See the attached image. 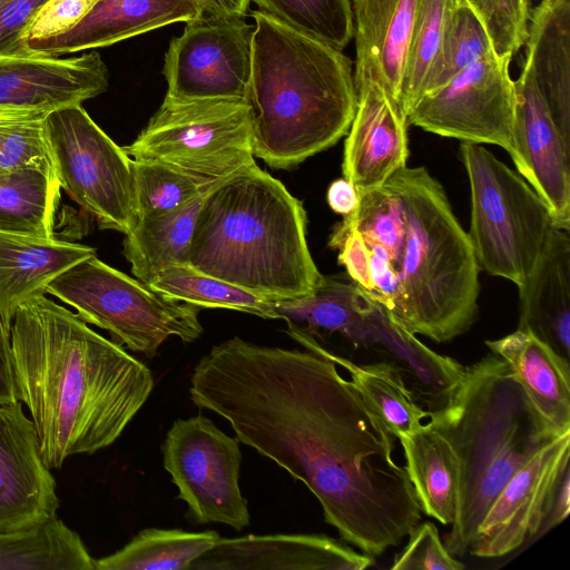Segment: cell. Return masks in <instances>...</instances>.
Segmentation results:
<instances>
[{"instance_id":"3957f363","label":"cell","mask_w":570,"mask_h":570,"mask_svg":"<svg viewBox=\"0 0 570 570\" xmlns=\"http://www.w3.org/2000/svg\"><path fill=\"white\" fill-rule=\"evenodd\" d=\"M306 222L302 203L255 163L204 195L186 265L269 302L309 295L324 275Z\"/></svg>"},{"instance_id":"6da1fadb","label":"cell","mask_w":570,"mask_h":570,"mask_svg":"<svg viewBox=\"0 0 570 570\" xmlns=\"http://www.w3.org/2000/svg\"><path fill=\"white\" fill-rule=\"evenodd\" d=\"M191 402L302 481L340 537L372 557L422 518L395 436L328 357L234 336L196 364Z\"/></svg>"},{"instance_id":"f35d334b","label":"cell","mask_w":570,"mask_h":570,"mask_svg":"<svg viewBox=\"0 0 570 570\" xmlns=\"http://www.w3.org/2000/svg\"><path fill=\"white\" fill-rule=\"evenodd\" d=\"M341 223L354 226L366 245L384 248L399 271L406 240V217L401 199L387 183L358 195L357 208Z\"/></svg>"},{"instance_id":"f1b7e54d","label":"cell","mask_w":570,"mask_h":570,"mask_svg":"<svg viewBox=\"0 0 570 570\" xmlns=\"http://www.w3.org/2000/svg\"><path fill=\"white\" fill-rule=\"evenodd\" d=\"M397 439L421 511L444 525L452 524L459 484L458 459L452 446L429 423Z\"/></svg>"},{"instance_id":"cb8c5ba5","label":"cell","mask_w":570,"mask_h":570,"mask_svg":"<svg viewBox=\"0 0 570 570\" xmlns=\"http://www.w3.org/2000/svg\"><path fill=\"white\" fill-rule=\"evenodd\" d=\"M524 46V61L570 142V0H541L532 8Z\"/></svg>"},{"instance_id":"ffe728a7","label":"cell","mask_w":570,"mask_h":570,"mask_svg":"<svg viewBox=\"0 0 570 570\" xmlns=\"http://www.w3.org/2000/svg\"><path fill=\"white\" fill-rule=\"evenodd\" d=\"M203 12L195 0H99L69 32L27 47L33 55L58 57L111 46Z\"/></svg>"},{"instance_id":"816d5d0a","label":"cell","mask_w":570,"mask_h":570,"mask_svg":"<svg viewBox=\"0 0 570 570\" xmlns=\"http://www.w3.org/2000/svg\"><path fill=\"white\" fill-rule=\"evenodd\" d=\"M230 16L244 17L249 7V0H218Z\"/></svg>"},{"instance_id":"52a82bcc","label":"cell","mask_w":570,"mask_h":570,"mask_svg":"<svg viewBox=\"0 0 570 570\" xmlns=\"http://www.w3.org/2000/svg\"><path fill=\"white\" fill-rule=\"evenodd\" d=\"M471 194L468 237L491 276L520 287L556 227L548 205L519 174L480 144L461 142Z\"/></svg>"},{"instance_id":"9a60e30c","label":"cell","mask_w":570,"mask_h":570,"mask_svg":"<svg viewBox=\"0 0 570 570\" xmlns=\"http://www.w3.org/2000/svg\"><path fill=\"white\" fill-rule=\"evenodd\" d=\"M512 159L519 174L548 205L557 228L570 227V142L554 124L525 61L514 80Z\"/></svg>"},{"instance_id":"d4e9b609","label":"cell","mask_w":570,"mask_h":570,"mask_svg":"<svg viewBox=\"0 0 570 570\" xmlns=\"http://www.w3.org/2000/svg\"><path fill=\"white\" fill-rule=\"evenodd\" d=\"M511 367L528 397L559 433L570 432V363L531 332L517 328L485 341Z\"/></svg>"},{"instance_id":"c3c4849f","label":"cell","mask_w":570,"mask_h":570,"mask_svg":"<svg viewBox=\"0 0 570 570\" xmlns=\"http://www.w3.org/2000/svg\"><path fill=\"white\" fill-rule=\"evenodd\" d=\"M327 203L332 210L343 216L351 215L358 206V194L346 179L334 180L327 189Z\"/></svg>"},{"instance_id":"9c48e42d","label":"cell","mask_w":570,"mask_h":570,"mask_svg":"<svg viewBox=\"0 0 570 570\" xmlns=\"http://www.w3.org/2000/svg\"><path fill=\"white\" fill-rule=\"evenodd\" d=\"M138 160H155L208 180L255 164L247 101L179 100L165 96L138 137L124 147Z\"/></svg>"},{"instance_id":"60d3db41","label":"cell","mask_w":570,"mask_h":570,"mask_svg":"<svg viewBox=\"0 0 570 570\" xmlns=\"http://www.w3.org/2000/svg\"><path fill=\"white\" fill-rule=\"evenodd\" d=\"M482 22L493 50L513 57L524 46L531 0H465Z\"/></svg>"},{"instance_id":"f907efd6","label":"cell","mask_w":570,"mask_h":570,"mask_svg":"<svg viewBox=\"0 0 570 570\" xmlns=\"http://www.w3.org/2000/svg\"><path fill=\"white\" fill-rule=\"evenodd\" d=\"M50 111L52 110L41 107L0 105V128L10 122Z\"/></svg>"},{"instance_id":"ac0fdd59","label":"cell","mask_w":570,"mask_h":570,"mask_svg":"<svg viewBox=\"0 0 570 570\" xmlns=\"http://www.w3.org/2000/svg\"><path fill=\"white\" fill-rule=\"evenodd\" d=\"M374 557L324 534L220 538L188 570H363Z\"/></svg>"},{"instance_id":"603a6c76","label":"cell","mask_w":570,"mask_h":570,"mask_svg":"<svg viewBox=\"0 0 570 570\" xmlns=\"http://www.w3.org/2000/svg\"><path fill=\"white\" fill-rule=\"evenodd\" d=\"M94 255L87 245L0 232V315L7 328L20 305L47 294L56 277Z\"/></svg>"},{"instance_id":"7dc6e473","label":"cell","mask_w":570,"mask_h":570,"mask_svg":"<svg viewBox=\"0 0 570 570\" xmlns=\"http://www.w3.org/2000/svg\"><path fill=\"white\" fill-rule=\"evenodd\" d=\"M18 401L11 361L10 331L0 315V404Z\"/></svg>"},{"instance_id":"ab89813d","label":"cell","mask_w":570,"mask_h":570,"mask_svg":"<svg viewBox=\"0 0 570 570\" xmlns=\"http://www.w3.org/2000/svg\"><path fill=\"white\" fill-rule=\"evenodd\" d=\"M39 114L0 128V173L39 168L56 174L46 131V117Z\"/></svg>"},{"instance_id":"4fadbf2b","label":"cell","mask_w":570,"mask_h":570,"mask_svg":"<svg viewBox=\"0 0 570 570\" xmlns=\"http://www.w3.org/2000/svg\"><path fill=\"white\" fill-rule=\"evenodd\" d=\"M254 26L244 17L203 12L186 22L165 55L166 96L179 100L246 101Z\"/></svg>"},{"instance_id":"d6986e66","label":"cell","mask_w":570,"mask_h":570,"mask_svg":"<svg viewBox=\"0 0 570 570\" xmlns=\"http://www.w3.org/2000/svg\"><path fill=\"white\" fill-rule=\"evenodd\" d=\"M108 83L96 51L71 58L0 53V105L55 110L97 97Z\"/></svg>"},{"instance_id":"ba28073f","label":"cell","mask_w":570,"mask_h":570,"mask_svg":"<svg viewBox=\"0 0 570 570\" xmlns=\"http://www.w3.org/2000/svg\"><path fill=\"white\" fill-rule=\"evenodd\" d=\"M47 293L71 306L87 324L148 357L170 336L193 342L203 333L199 307L173 299L90 256L56 277Z\"/></svg>"},{"instance_id":"277c9868","label":"cell","mask_w":570,"mask_h":570,"mask_svg":"<svg viewBox=\"0 0 570 570\" xmlns=\"http://www.w3.org/2000/svg\"><path fill=\"white\" fill-rule=\"evenodd\" d=\"M252 16V150L288 169L347 134L357 105L352 60L263 11Z\"/></svg>"},{"instance_id":"681fc988","label":"cell","mask_w":570,"mask_h":570,"mask_svg":"<svg viewBox=\"0 0 570 570\" xmlns=\"http://www.w3.org/2000/svg\"><path fill=\"white\" fill-rule=\"evenodd\" d=\"M570 471L569 469L563 473L559 485L557 488L551 511L546 519L542 529L544 531L560 524L569 514L570 511ZM541 529V530H542ZM543 531V532H544Z\"/></svg>"},{"instance_id":"30bf717a","label":"cell","mask_w":570,"mask_h":570,"mask_svg":"<svg viewBox=\"0 0 570 570\" xmlns=\"http://www.w3.org/2000/svg\"><path fill=\"white\" fill-rule=\"evenodd\" d=\"M45 125L60 187L100 228L128 234L136 223L132 158L81 105L50 111Z\"/></svg>"},{"instance_id":"7402d4cb","label":"cell","mask_w":570,"mask_h":570,"mask_svg":"<svg viewBox=\"0 0 570 570\" xmlns=\"http://www.w3.org/2000/svg\"><path fill=\"white\" fill-rule=\"evenodd\" d=\"M518 289V328L531 332L569 362V230L553 228L534 267Z\"/></svg>"},{"instance_id":"bcb514c9","label":"cell","mask_w":570,"mask_h":570,"mask_svg":"<svg viewBox=\"0 0 570 570\" xmlns=\"http://www.w3.org/2000/svg\"><path fill=\"white\" fill-rule=\"evenodd\" d=\"M367 247L374 284V289L370 296L387 311L397 291V271L384 248L377 245H367Z\"/></svg>"},{"instance_id":"2e32d148","label":"cell","mask_w":570,"mask_h":570,"mask_svg":"<svg viewBox=\"0 0 570 570\" xmlns=\"http://www.w3.org/2000/svg\"><path fill=\"white\" fill-rule=\"evenodd\" d=\"M58 507L56 480L23 404H0V533L39 527L57 517Z\"/></svg>"},{"instance_id":"f5cc1de1","label":"cell","mask_w":570,"mask_h":570,"mask_svg":"<svg viewBox=\"0 0 570 570\" xmlns=\"http://www.w3.org/2000/svg\"><path fill=\"white\" fill-rule=\"evenodd\" d=\"M205 13L223 16L228 14L218 0H195ZM230 16V14H229Z\"/></svg>"},{"instance_id":"e0dca14e","label":"cell","mask_w":570,"mask_h":570,"mask_svg":"<svg viewBox=\"0 0 570 570\" xmlns=\"http://www.w3.org/2000/svg\"><path fill=\"white\" fill-rule=\"evenodd\" d=\"M357 105L343 153V177L361 195L383 186L406 166L407 119L397 100L376 80L355 83Z\"/></svg>"},{"instance_id":"74e56055","label":"cell","mask_w":570,"mask_h":570,"mask_svg":"<svg viewBox=\"0 0 570 570\" xmlns=\"http://www.w3.org/2000/svg\"><path fill=\"white\" fill-rule=\"evenodd\" d=\"M452 0H420L407 50L399 105L405 115L422 98L438 57Z\"/></svg>"},{"instance_id":"4316f807","label":"cell","mask_w":570,"mask_h":570,"mask_svg":"<svg viewBox=\"0 0 570 570\" xmlns=\"http://www.w3.org/2000/svg\"><path fill=\"white\" fill-rule=\"evenodd\" d=\"M379 304L356 283L324 276L309 295L273 302L278 318L315 334L337 333L355 346L367 347Z\"/></svg>"},{"instance_id":"484cf974","label":"cell","mask_w":570,"mask_h":570,"mask_svg":"<svg viewBox=\"0 0 570 570\" xmlns=\"http://www.w3.org/2000/svg\"><path fill=\"white\" fill-rule=\"evenodd\" d=\"M379 315L367 347L396 368L423 409H440L459 384L464 366L429 348L399 326L384 307Z\"/></svg>"},{"instance_id":"db71d44e","label":"cell","mask_w":570,"mask_h":570,"mask_svg":"<svg viewBox=\"0 0 570 570\" xmlns=\"http://www.w3.org/2000/svg\"><path fill=\"white\" fill-rule=\"evenodd\" d=\"M4 0H0V4L3 2Z\"/></svg>"},{"instance_id":"ee69618b","label":"cell","mask_w":570,"mask_h":570,"mask_svg":"<svg viewBox=\"0 0 570 570\" xmlns=\"http://www.w3.org/2000/svg\"><path fill=\"white\" fill-rule=\"evenodd\" d=\"M48 0H4L0 4V53L30 55L27 32ZM33 55V53H32Z\"/></svg>"},{"instance_id":"836d02e7","label":"cell","mask_w":570,"mask_h":570,"mask_svg":"<svg viewBox=\"0 0 570 570\" xmlns=\"http://www.w3.org/2000/svg\"><path fill=\"white\" fill-rule=\"evenodd\" d=\"M154 291L173 299L206 308H226L263 318H278L273 302L216 277L200 273L186 264L164 269L149 284Z\"/></svg>"},{"instance_id":"5b68a950","label":"cell","mask_w":570,"mask_h":570,"mask_svg":"<svg viewBox=\"0 0 570 570\" xmlns=\"http://www.w3.org/2000/svg\"><path fill=\"white\" fill-rule=\"evenodd\" d=\"M428 417L458 459L456 515L443 543L450 554L463 557L503 487L562 434L535 409L505 361L493 353L464 366L445 404Z\"/></svg>"},{"instance_id":"8992f818","label":"cell","mask_w":570,"mask_h":570,"mask_svg":"<svg viewBox=\"0 0 570 570\" xmlns=\"http://www.w3.org/2000/svg\"><path fill=\"white\" fill-rule=\"evenodd\" d=\"M403 205L406 240L391 318L413 335L450 342L478 316L480 267L468 233L442 185L425 167H407L387 181Z\"/></svg>"},{"instance_id":"7c38bea8","label":"cell","mask_w":570,"mask_h":570,"mask_svg":"<svg viewBox=\"0 0 570 570\" xmlns=\"http://www.w3.org/2000/svg\"><path fill=\"white\" fill-rule=\"evenodd\" d=\"M512 57L489 51L407 112L409 125L464 142L492 144L515 156Z\"/></svg>"},{"instance_id":"f6af8a7d","label":"cell","mask_w":570,"mask_h":570,"mask_svg":"<svg viewBox=\"0 0 570 570\" xmlns=\"http://www.w3.org/2000/svg\"><path fill=\"white\" fill-rule=\"evenodd\" d=\"M330 246L338 249V263L350 278L372 294L374 284L370 268V250L361 233L352 225L340 223L330 238Z\"/></svg>"},{"instance_id":"7a4b0ae2","label":"cell","mask_w":570,"mask_h":570,"mask_svg":"<svg viewBox=\"0 0 570 570\" xmlns=\"http://www.w3.org/2000/svg\"><path fill=\"white\" fill-rule=\"evenodd\" d=\"M10 341L17 397L49 469L112 444L154 389L147 365L45 295L19 306Z\"/></svg>"},{"instance_id":"d590c367","label":"cell","mask_w":570,"mask_h":570,"mask_svg":"<svg viewBox=\"0 0 570 570\" xmlns=\"http://www.w3.org/2000/svg\"><path fill=\"white\" fill-rule=\"evenodd\" d=\"M132 173L136 220L174 212L203 196L217 181L155 160L132 159Z\"/></svg>"},{"instance_id":"8fae6325","label":"cell","mask_w":570,"mask_h":570,"mask_svg":"<svg viewBox=\"0 0 570 570\" xmlns=\"http://www.w3.org/2000/svg\"><path fill=\"white\" fill-rule=\"evenodd\" d=\"M240 441L203 414L176 420L163 443V463L197 523L240 531L249 511L239 488Z\"/></svg>"},{"instance_id":"1f68e13d","label":"cell","mask_w":570,"mask_h":570,"mask_svg":"<svg viewBox=\"0 0 570 570\" xmlns=\"http://www.w3.org/2000/svg\"><path fill=\"white\" fill-rule=\"evenodd\" d=\"M94 560L80 535L58 517L0 533V570H95Z\"/></svg>"},{"instance_id":"8d00e7d4","label":"cell","mask_w":570,"mask_h":570,"mask_svg":"<svg viewBox=\"0 0 570 570\" xmlns=\"http://www.w3.org/2000/svg\"><path fill=\"white\" fill-rule=\"evenodd\" d=\"M281 22L343 50L354 33L350 0H249Z\"/></svg>"},{"instance_id":"b9f144b4","label":"cell","mask_w":570,"mask_h":570,"mask_svg":"<svg viewBox=\"0 0 570 570\" xmlns=\"http://www.w3.org/2000/svg\"><path fill=\"white\" fill-rule=\"evenodd\" d=\"M407 544L395 556L393 570H462L464 564L449 553L432 522L416 524Z\"/></svg>"},{"instance_id":"5bb4252c","label":"cell","mask_w":570,"mask_h":570,"mask_svg":"<svg viewBox=\"0 0 570 570\" xmlns=\"http://www.w3.org/2000/svg\"><path fill=\"white\" fill-rule=\"evenodd\" d=\"M569 455L570 432L535 453L497 495L469 552L479 558L503 557L540 532L569 469Z\"/></svg>"},{"instance_id":"f546056e","label":"cell","mask_w":570,"mask_h":570,"mask_svg":"<svg viewBox=\"0 0 570 570\" xmlns=\"http://www.w3.org/2000/svg\"><path fill=\"white\" fill-rule=\"evenodd\" d=\"M204 195L174 212L136 220L125 235L124 255L137 279L149 284L164 269L186 264Z\"/></svg>"},{"instance_id":"7bdbcfd3","label":"cell","mask_w":570,"mask_h":570,"mask_svg":"<svg viewBox=\"0 0 570 570\" xmlns=\"http://www.w3.org/2000/svg\"><path fill=\"white\" fill-rule=\"evenodd\" d=\"M99 0H48L36 14L28 41L50 39L72 30Z\"/></svg>"},{"instance_id":"4dcf8cb0","label":"cell","mask_w":570,"mask_h":570,"mask_svg":"<svg viewBox=\"0 0 570 570\" xmlns=\"http://www.w3.org/2000/svg\"><path fill=\"white\" fill-rule=\"evenodd\" d=\"M60 184L39 168L0 173V232L55 237Z\"/></svg>"},{"instance_id":"44dd1931","label":"cell","mask_w":570,"mask_h":570,"mask_svg":"<svg viewBox=\"0 0 570 570\" xmlns=\"http://www.w3.org/2000/svg\"><path fill=\"white\" fill-rule=\"evenodd\" d=\"M420 0H353L354 83L380 82L399 102Z\"/></svg>"},{"instance_id":"e575fe53","label":"cell","mask_w":570,"mask_h":570,"mask_svg":"<svg viewBox=\"0 0 570 570\" xmlns=\"http://www.w3.org/2000/svg\"><path fill=\"white\" fill-rule=\"evenodd\" d=\"M491 50L493 47L485 28L471 7L465 0H452L423 96L443 87Z\"/></svg>"},{"instance_id":"d6a6232c","label":"cell","mask_w":570,"mask_h":570,"mask_svg":"<svg viewBox=\"0 0 570 570\" xmlns=\"http://www.w3.org/2000/svg\"><path fill=\"white\" fill-rule=\"evenodd\" d=\"M218 532H189L148 528L124 548L95 559V570H188V567L220 539Z\"/></svg>"},{"instance_id":"83f0119b","label":"cell","mask_w":570,"mask_h":570,"mask_svg":"<svg viewBox=\"0 0 570 570\" xmlns=\"http://www.w3.org/2000/svg\"><path fill=\"white\" fill-rule=\"evenodd\" d=\"M288 335L306 350L322 354L345 368L353 384L395 438L415 432L429 416L410 392L396 368L386 361L356 364L323 347L312 334L287 323Z\"/></svg>"}]
</instances>
